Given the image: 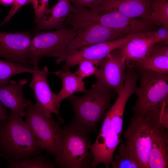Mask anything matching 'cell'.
Masks as SVG:
<instances>
[{
    "instance_id": "6da1fadb",
    "label": "cell",
    "mask_w": 168,
    "mask_h": 168,
    "mask_svg": "<svg viewBox=\"0 0 168 168\" xmlns=\"http://www.w3.org/2000/svg\"><path fill=\"white\" fill-rule=\"evenodd\" d=\"M92 87L82 96L73 94L67 98L74 113L69 124L88 134L97 132V124L111 107L114 93L105 86L94 84Z\"/></svg>"
},
{
    "instance_id": "7a4b0ae2",
    "label": "cell",
    "mask_w": 168,
    "mask_h": 168,
    "mask_svg": "<svg viewBox=\"0 0 168 168\" xmlns=\"http://www.w3.org/2000/svg\"><path fill=\"white\" fill-rule=\"evenodd\" d=\"M41 150L18 114L11 111L0 121V153L8 162L33 158Z\"/></svg>"
},
{
    "instance_id": "3957f363",
    "label": "cell",
    "mask_w": 168,
    "mask_h": 168,
    "mask_svg": "<svg viewBox=\"0 0 168 168\" xmlns=\"http://www.w3.org/2000/svg\"><path fill=\"white\" fill-rule=\"evenodd\" d=\"M54 155L56 166L61 168H88L93 156L88 134L69 124L59 127L55 138Z\"/></svg>"
},
{
    "instance_id": "277c9868",
    "label": "cell",
    "mask_w": 168,
    "mask_h": 168,
    "mask_svg": "<svg viewBox=\"0 0 168 168\" xmlns=\"http://www.w3.org/2000/svg\"><path fill=\"white\" fill-rule=\"evenodd\" d=\"M72 20L74 26L77 28L99 25L132 34L156 30V26L149 20L128 17L117 12L97 13L86 8L77 9Z\"/></svg>"
},
{
    "instance_id": "5b68a950",
    "label": "cell",
    "mask_w": 168,
    "mask_h": 168,
    "mask_svg": "<svg viewBox=\"0 0 168 168\" xmlns=\"http://www.w3.org/2000/svg\"><path fill=\"white\" fill-rule=\"evenodd\" d=\"M127 129L124 133L125 148L138 161L141 168H149L151 148V131L158 121L152 111L144 113H133Z\"/></svg>"
},
{
    "instance_id": "8992f818",
    "label": "cell",
    "mask_w": 168,
    "mask_h": 168,
    "mask_svg": "<svg viewBox=\"0 0 168 168\" xmlns=\"http://www.w3.org/2000/svg\"><path fill=\"white\" fill-rule=\"evenodd\" d=\"M138 68L140 86L136 91L138 98L133 113H144L161 108L168 102V74Z\"/></svg>"
},
{
    "instance_id": "52a82bcc",
    "label": "cell",
    "mask_w": 168,
    "mask_h": 168,
    "mask_svg": "<svg viewBox=\"0 0 168 168\" xmlns=\"http://www.w3.org/2000/svg\"><path fill=\"white\" fill-rule=\"evenodd\" d=\"M135 88L129 83H125L123 89L110 109L112 116L110 127L103 147L97 156L92 159L91 166L95 168L102 163L106 168H109L113 159L114 153L121 142L123 130V116L127 102L131 95L135 93Z\"/></svg>"
},
{
    "instance_id": "ba28073f",
    "label": "cell",
    "mask_w": 168,
    "mask_h": 168,
    "mask_svg": "<svg viewBox=\"0 0 168 168\" xmlns=\"http://www.w3.org/2000/svg\"><path fill=\"white\" fill-rule=\"evenodd\" d=\"M77 30V28L72 27L37 32L32 39L28 59L29 64L38 66L40 59L44 57H60Z\"/></svg>"
},
{
    "instance_id": "9c48e42d",
    "label": "cell",
    "mask_w": 168,
    "mask_h": 168,
    "mask_svg": "<svg viewBox=\"0 0 168 168\" xmlns=\"http://www.w3.org/2000/svg\"><path fill=\"white\" fill-rule=\"evenodd\" d=\"M25 123L35 138L38 147L54 155L56 150L55 138L59 124L39 111L30 100H27Z\"/></svg>"
},
{
    "instance_id": "30bf717a",
    "label": "cell",
    "mask_w": 168,
    "mask_h": 168,
    "mask_svg": "<svg viewBox=\"0 0 168 168\" xmlns=\"http://www.w3.org/2000/svg\"><path fill=\"white\" fill-rule=\"evenodd\" d=\"M77 35L68 44L66 51L56 62L59 64L83 47L97 43L114 40L127 36L125 30L109 28L99 25L86 26L77 28Z\"/></svg>"
},
{
    "instance_id": "8fae6325",
    "label": "cell",
    "mask_w": 168,
    "mask_h": 168,
    "mask_svg": "<svg viewBox=\"0 0 168 168\" xmlns=\"http://www.w3.org/2000/svg\"><path fill=\"white\" fill-rule=\"evenodd\" d=\"M95 74V85L108 87L119 95L122 91L126 77V63L118 49L108 54L99 63Z\"/></svg>"
},
{
    "instance_id": "7c38bea8",
    "label": "cell",
    "mask_w": 168,
    "mask_h": 168,
    "mask_svg": "<svg viewBox=\"0 0 168 168\" xmlns=\"http://www.w3.org/2000/svg\"><path fill=\"white\" fill-rule=\"evenodd\" d=\"M33 68L34 72L29 87L32 89L36 100L35 106L47 117H52V113L56 114L61 122L56 94L52 92L48 82V67L44 66L40 70L38 66H33Z\"/></svg>"
},
{
    "instance_id": "4fadbf2b",
    "label": "cell",
    "mask_w": 168,
    "mask_h": 168,
    "mask_svg": "<svg viewBox=\"0 0 168 168\" xmlns=\"http://www.w3.org/2000/svg\"><path fill=\"white\" fill-rule=\"evenodd\" d=\"M32 39L28 31L7 33L0 31V58L33 69L28 59Z\"/></svg>"
},
{
    "instance_id": "5bb4252c",
    "label": "cell",
    "mask_w": 168,
    "mask_h": 168,
    "mask_svg": "<svg viewBox=\"0 0 168 168\" xmlns=\"http://www.w3.org/2000/svg\"><path fill=\"white\" fill-rule=\"evenodd\" d=\"M145 34L130 33L123 38L83 47L66 59L64 61L65 63L61 70H69L84 60H91L100 63L113 50L121 47L133 38L143 36Z\"/></svg>"
},
{
    "instance_id": "9a60e30c",
    "label": "cell",
    "mask_w": 168,
    "mask_h": 168,
    "mask_svg": "<svg viewBox=\"0 0 168 168\" xmlns=\"http://www.w3.org/2000/svg\"><path fill=\"white\" fill-rule=\"evenodd\" d=\"M154 1L101 0L96 6L90 9L97 13L117 12L128 17L151 21L152 5Z\"/></svg>"
},
{
    "instance_id": "2e32d148",
    "label": "cell",
    "mask_w": 168,
    "mask_h": 168,
    "mask_svg": "<svg viewBox=\"0 0 168 168\" xmlns=\"http://www.w3.org/2000/svg\"><path fill=\"white\" fill-rule=\"evenodd\" d=\"M158 42L155 30L132 39L118 49L120 55L124 59L126 66L133 67L135 63L146 55L153 44Z\"/></svg>"
},
{
    "instance_id": "e0dca14e",
    "label": "cell",
    "mask_w": 168,
    "mask_h": 168,
    "mask_svg": "<svg viewBox=\"0 0 168 168\" xmlns=\"http://www.w3.org/2000/svg\"><path fill=\"white\" fill-rule=\"evenodd\" d=\"M151 148L150 153L149 168L168 167V129L156 123L150 132Z\"/></svg>"
},
{
    "instance_id": "ac0fdd59",
    "label": "cell",
    "mask_w": 168,
    "mask_h": 168,
    "mask_svg": "<svg viewBox=\"0 0 168 168\" xmlns=\"http://www.w3.org/2000/svg\"><path fill=\"white\" fill-rule=\"evenodd\" d=\"M27 81V79L17 81L10 80L7 85L0 87L2 104L22 118L25 116L24 110L27 107V101L24 97L23 87Z\"/></svg>"
},
{
    "instance_id": "d6986e66",
    "label": "cell",
    "mask_w": 168,
    "mask_h": 168,
    "mask_svg": "<svg viewBox=\"0 0 168 168\" xmlns=\"http://www.w3.org/2000/svg\"><path fill=\"white\" fill-rule=\"evenodd\" d=\"M71 3L70 0H59L48 9L39 22L36 24L34 30L39 31L65 28V20L74 8Z\"/></svg>"
},
{
    "instance_id": "ffe728a7",
    "label": "cell",
    "mask_w": 168,
    "mask_h": 168,
    "mask_svg": "<svg viewBox=\"0 0 168 168\" xmlns=\"http://www.w3.org/2000/svg\"><path fill=\"white\" fill-rule=\"evenodd\" d=\"M59 77L62 80V86L59 92L56 94L57 104L60 107L62 101L78 92L85 93L86 91L83 79L70 71H58L51 72Z\"/></svg>"
},
{
    "instance_id": "44dd1931",
    "label": "cell",
    "mask_w": 168,
    "mask_h": 168,
    "mask_svg": "<svg viewBox=\"0 0 168 168\" xmlns=\"http://www.w3.org/2000/svg\"><path fill=\"white\" fill-rule=\"evenodd\" d=\"M134 65L138 68L168 74V56L148 53Z\"/></svg>"
},
{
    "instance_id": "7402d4cb",
    "label": "cell",
    "mask_w": 168,
    "mask_h": 168,
    "mask_svg": "<svg viewBox=\"0 0 168 168\" xmlns=\"http://www.w3.org/2000/svg\"><path fill=\"white\" fill-rule=\"evenodd\" d=\"M33 69L28 68L21 63L0 59V82L3 86L7 85L13 76L24 72L32 73Z\"/></svg>"
},
{
    "instance_id": "603a6c76",
    "label": "cell",
    "mask_w": 168,
    "mask_h": 168,
    "mask_svg": "<svg viewBox=\"0 0 168 168\" xmlns=\"http://www.w3.org/2000/svg\"><path fill=\"white\" fill-rule=\"evenodd\" d=\"M151 22L156 26L168 29V1L154 0L150 15Z\"/></svg>"
},
{
    "instance_id": "cb8c5ba5",
    "label": "cell",
    "mask_w": 168,
    "mask_h": 168,
    "mask_svg": "<svg viewBox=\"0 0 168 168\" xmlns=\"http://www.w3.org/2000/svg\"><path fill=\"white\" fill-rule=\"evenodd\" d=\"M8 163L7 167L9 168H54L56 167L54 162L47 157L41 155L19 161Z\"/></svg>"
},
{
    "instance_id": "d4e9b609",
    "label": "cell",
    "mask_w": 168,
    "mask_h": 168,
    "mask_svg": "<svg viewBox=\"0 0 168 168\" xmlns=\"http://www.w3.org/2000/svg\"><path fill=\"white\" fill-rule=\"evenodd\" d=\"M124 143H121L119 152L113 159L111 165L113 168H141L137 160L126 150Z\"/></svg>"
},
{
    "instance_id": "484cf974",
    "label": "cell",
    "mask_w": 168,
    "mask_h": 168,
    "mask_svg": "<svg viewBox=\"0 0 168 168\" xmlns=\"http://www.w3.org/2000/svg\"><path fill=\"white\" fill-rule=\"evenodd\" d=\"M99 63L89 60L82 61L78 64V67L75 74L83 79L85 78L95 75L98 69Z\"/></svg>"
},
{
    "instance_id": "4316f807",
    "label": "cell",
    "mask_w": 168,
    "mask_h": 168,
    "mask_svg": "<svg viewBox=\"0 0 168 168\" xmlns=\"http://www.w3.org/2000/svg\"><path fill=\"white\" fill-rule=\"evenodd\" d=\"M49 0H30L35 13L34 23H38L49 8Z\"/></svg>"
},
{
    "instance_id": "83f0119b",
    "label": "cell",
    "mask_w": 168,
    "mask_h": 168,
    "mask_svg": "<svg viewBox=\"0 0 168 168\" xmlns=\"http://www.w3.org/2000/svg\"><path fill=\"white\" fill-rule=\"evenodd\" d=\"M29 3H30V0H14L8 15L3 21L0 23V26L9 21L21 7Z\"/></svg>"
},
{
    "instance_id": "f1b7e54d",
    "label": "cell",
    "mask_w": 168,
    "mask_h": 168,
    "mask_svg": "<svg viewBox=\"0 0 168 168\" xmlns=\"http://www.w3.org/2000/svg\"><path fill=\"white\" fill-rule=\"evenodd\" d=\"M101 0H70L76 8L91 9L96 6Z\"/></svg>"
},
{
    "instance_id": "f546056e",
    "label": "cell",
    "mask_w": 168,
    "mask_h": 168,
    "mask_svg": "<svg viewBox=\"0 0 168 168\" xmlns=\"http://www.w3.org/2000/svg\"><path fill=\"white\" fill-rule=\"evenodd\" d=\"M168 102H165L161 107L158 125L168 129Z\"/></svg>"
},
{
    "instance_id": "4dcf8cb0",
    "label": "cell",
    "mask_w": 168,
    "mask_h": 168,
    "mask_svg": "<svg viewBox=\"0 0 168 168\" xmlns=\"http://www.w3.org/2000/svg\"><path fill=\"white\" fill-rule=\"evenodd\" d=\"M156 35L158 43L162 44L168 45V29L163 27L156 30Z\"/></svg>"
},
{
    "instance_id": "1f68e13d",
    "label": "cell",
    "mask_w": 168,
    "mask_h": 168,
    "mask_svg": "<svg viewBox=\"0 0 168 168\" xmlns=\"http://www.w3.org/2000/svg\"><path fill=\"white\" fill-rule=\"evenodd\" d=\"M8 111L0 101V121H5L8 117Z\"/></svg>"
},
{
    "instance_id": "d6a6232c",
    "label": "cell",
    "mask_w": 168,
    "mask_h": 168,
    "mask_svg": "<svg viewBox=\"0 0 168 168\" xmlns=\"http://www.w3.org/2000/svg\"><path fill=\"white\" fill-rule=\"evenodd\" d=\"M14 0H0V2L6 5L10 4L14 2Z\"/></svg>"
},
{
    "instance_id": "836d02e7",
    "label": "cell",
    "mask_w": 168,
    "mask_h": 168,
    "mask_svg": "<svg viewBox=\"0 0 168 168\" xmlns=\"http://www.w3.org/2000/svg\"><path fill=\"white\" fill-rule=\"evenodd\" d=\"M3 85L0 82V87H2V86H3Z\"/></svg>"
}]
</instances>
